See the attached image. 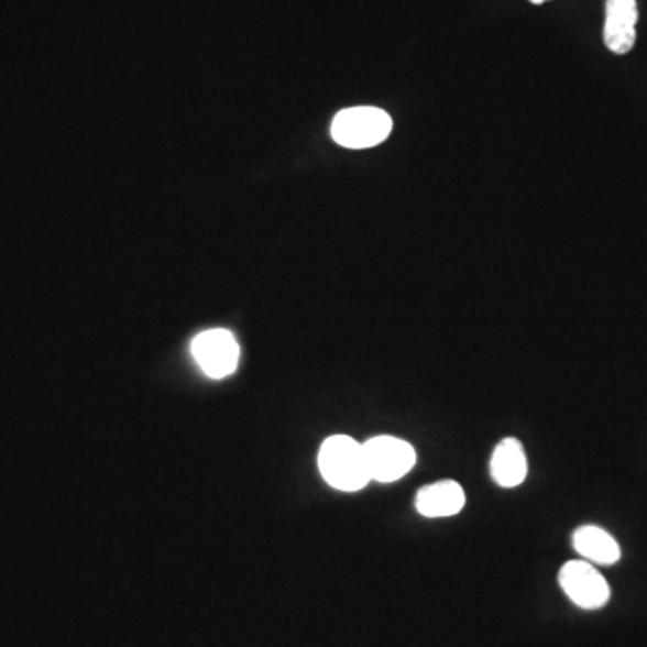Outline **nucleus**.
<instances>
[{
    "mask_svg": "<svg viewBox=\"0 0 647 647\" xmlns=\"http://www.w3.org/2000/svg\"><path fill=\"white\" fill-rule=\"evenodd\" d=\"M491 479L504 490L518 487L527 479V456L524 445L515 437H507L496 445L491 456Z\"/></svg>",
    "mask_w": 647,
    "mask_h": 647,
    "instance_id": "8",
    "label": "nucleus"
},
{
    "mask_svg": "<svg viewBox=\"0 0 647 647\" xmlns=\"http://www.w3.org/2000/svg\"><path fill=\"white\" fill-rule=\"evenodd\" d=\"M637 0H606L604 45L613 54H628L637 42Z\"/></svg>",
    "mask_w": 647,
    "mask_h": 647,
    "instance_id": "6",
    "label": "nucleus"
},
{
    "mask_svg": "<svg viewBox=\"0 0 647 647\" xmlns=\"http://www.w3.org/2000/svg\"><path fill=\"white\" fill-rule=\"evenodd\" d=\"M371 481L391 484L407 475L416 467L417 456L413 445L393 436H377L363 442Z\"/></svg>",
    "mask_w": 647,
    "mask_h": 647,
    "instance_id": "3",
    "label": "nucleus"
},
{
    "mask_svg": "<svg viewBox=\"0 0 647 647\" xmlns=\"http://www.w3.org/2000/svg\"><path fill=\"white\" fill-rule=\"evenodd\" d=\"M191 353L201 371L215 380L231 376L240 362V346L227 329H207L197 335Z\"/></svg>",
    "mask_w": 647,
    "mask_h": 647,
    "instance_id": "5",
    "label": "nucleus"
},
{
    "mask_svg": "<svg viewBox=\"0 0 647 647\" xmlns=\"http://www.w3.org/2000/svg\"><path fill=\"white\" fill-rule=\"evenodd\" d=\"M393 127V118L382 108H346L335 116L331 138L349 150H368L388 139Z\"/></svg>",
    "mask_w": 647,
    "mask_h": 647,
    "instance_id": "2",
    "label": "nucleus"
},
{
    "mask_svg": "<svg viewBox=\"0 0 647 647\" xmlns=\"http://www.w3.org/2000/svg\"><path fill=\"white\" fill-rule=\"evenodd\" d=\"M559 586L583 610L603 608L610 601V584L589 561H567L559 570Z\"/></svg>",
    "mask_w": 647,
    "mask_h": 647,
    "instance_id": "4",
    "label": "nucleus"
},
{
    "mask_svg": "<svg viewBox=\"0 0 647 647\" xmlns=\"http://www.w3.org/2000/svg\"><path fill=\"white\" fill-rule=\"evenodd\" d=\"M467 495L456 481H439L417 491L416 511L425 518H448L464 509Z\"/></svg>",
    "mask_w": 647,
    "mask_h": 647,
    "instance_id": "7",
    "label": "nucleus"
},
{
    "mask_svg": "<svg viewBox=\"0 0 647 647\" xmlns=\"http://www.w3.org/2000/svg\"><path fill=\"white\" fill-rule=\"evenodd\" d=\"M529 2H533V4L539 6V4H545V2H549V0H529Z\"/></svg>",
    "mask_w": 647,
    "mask_h": 647,
    "instance_id": "10",
    "label": "nucleus"
},
{
    "mask_svg": "<svg viewBox=\"0 0 647 647\" xmlns=\"http://www.w3.org/2000/svg\"><path fill=\"white\" fill-rule=\"evenodd\" d=\"M319 470L333 490L346 493L363 490L371 482L363 445L349 436H333L322 442Z\"/></svg>",
    "mask_w": 647,
    "mask_h": 647,
    "instance_id": "1",
    "label": "nucleus"
},
{
    "mask_svg": "<svg viewBox=\"0 0 647 647\" xmlns=\"http://www.w3.org/2000/svg\"><path fill=\"white\" fill-rule=\"evenodd\" d=\"M572 547L584 561L606 567L617 563L623 556L617 539L595 525H583L575 529L572 535Z\"/></svg>",
    "mask_w": 647,
    "mask_h": 647,
    "instance_id": "9",
    "label": "nucleus"
}]
</instances>
